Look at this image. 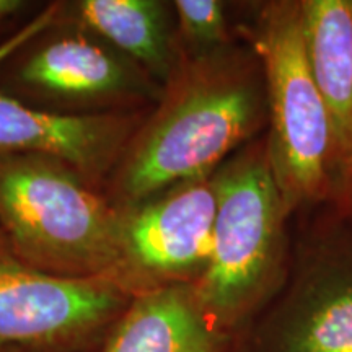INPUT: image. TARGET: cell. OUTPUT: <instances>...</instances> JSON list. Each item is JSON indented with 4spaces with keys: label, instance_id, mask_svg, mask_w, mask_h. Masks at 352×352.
<instances>
[{
    "label": "cell",
    "instance_id": "1",
    "mask_svg": "<svg viewBox=\"0 0 352 352\" xmlns=\"http://www.w3.org/2000/svg\"><path fill=\"white\" fill-rule=\"evenodd\" d=\"M166 82L164 104L122 170L121 188L132 204L212 175L267 129L263 65L245 41L179 59Z\"/></svg>",
    "mask_w": 352,
    "mask_h": 352
},
{
    "label": "cell",
    "instance_id": "2",
    "mask_svg": "<svg viewBox=\"0 0 352 352\" xmlns=\"http://www.w3.org/2000/svg\"><path fill=\"white\" fill-rule=\"evenodd\" d=\"M214 182L212 250L191 287L214 327L236 338L283 289L292 259L290 212L272 173L266 132L227 158Z\"/></svg>",
    "mask_w": 352,
    "mask_h": 352
},
{
    "label": "cell",
    "instance_id": "3",
    "mask_svg": "<svg viewBox=\"0 0 352 352\" xmlns=\"http://www.w3.org/2000/svg\"><path fill=\"white\" fill-rule=\"evenodd\" d=\"M239 36L263 65L267 155L290 215L331 201L338 183L331 122L307 63L300 0L248 3Z\"/></svg>",
    "mask_w": 352,
    "mask_h": 352
},
{
    "label": "cell",
    "instance_id": "4",
    "mask_svg": "<svg viewBox=\"0 0 352 352\" xmlns=\"http://www.w3.org/2000/svg\"><path fill=\"white\" fill-rule=\"evenodd\" d=\"M292 245L283 289L235 341V352H352V222L315 209Z\"/></svg>",
    "mask_w": 352,
    "mask_h": 352
},
{
    "label": "cell",
    "instance_id": "5",
    "mask_svg": "<svg viewBox=\"0 0 352 352\" xmlns=\"http://www.w3.org/2000/svg\"><path fill=\"white\" fill-rule=\"evenodd\" d=\"M0 219L21 252L54 274L91 279L120 270L121 222L64 170L32 160L0 165Z\"/></svg>",
    "mask_w": 352,
    "mask_h": 352
},
{
    "label": "cell",
    "instance_id": "6",
    "mask_svg": "<svg viewBox=\"0 0 352 352\" xmlns=\"http://www.w3.org/2000/svg\"><path fill=\"white\" fill-rule=\"evenodd\" d=\"M131 300L109 279L0 256V352H80L108 336Z\"/></svg>",
    "mask_w": 352,
    "mask_h": 352
},
{
    "label": "cell",
    "instance_id": "7",
    "mask_svg": "<svg viewBox=\"0 0 352 352\" xmlns=\"http://www.w3.org/2000/svg\"><path fill=\"white\" fill-rule=\"evenodd\" d=\"M217 210L214 173L134 204L121 220V274L131 298L170 285H192L208 266Z\"/></svg>",
    "mask_w": 352,
    "mask_h": 352
},
{
    "label": "cell",
    "instance_id": "8",
    "mask_svg": "<svg viewBox=\"0 0 352 352\" xmlns=\"http://www.w3.org/2000/svg\"><path fill=\"white\" fill-rule=\"evenodd\" d=\"M300 6L307 63L331 122L340 182L352 173V0H300Z\"/></svg>",
    "mask_w": 352,
    "mask_h": 352
},
{
    "label": "cell",
    "instance_id": "9",
    "mask_svg": "<svg viewBox=\"0 0 352 352\" xmlns=\"http://www.w3.org/2000/svg\"><path fill=\"white\" fill-rule=\"evenodd\" d=\"M101 352H235V341L206 316L191 285H170L132 298Z\"/></svg>",
    "mask_w": 352,
    "mask_h": 352
},
{
    "label": "cell",
    "instance_id": "10",
    "mask_svg": "<svg viewBox=\"0 0 352 352\" xmlns=\"http://www.w3.org/2000/svg\"><path fill=\"white\" fill-rule=\"evenodd\" d=\"M126 127L114 120L36 111L0 95V148L43 152L90 168L107 160Z\"/></svg>",
    "mask_w": 352,
    "mask_h": 352
},
{
    "label": "cell",
    "instance_id": "11",
    "mask_svg": "<svg viewBox=\"0 0 352 352\" xmlns=\"http://www.w3.org/2000/svg\"><path fill=\"white\" fill-rule=\"evenodd\" d=\"M87 23L139 60L152 76L168 80L179 63L168 7L155 0H85Z\"/></svg>",
    "mask_w": 352,
    "mask_h": 352
},
{
    "label": "cell",
    "instance_id": "12",
    "mask_svg": "<svg viewBox=\"0 0 352 352\" xmlns=\"http://www.w3.org/2000/svg\"><path fill=\"white\" fill-rule=\"evenodd\" d=\"M21 76L36 87L70 95L121 90L147 94L151 90L139 74L83 39H60L50 44L25 65Z\"/></svg>",
    "mask_w": 352,
    "mask_h": 352
},
{
    "label": "cell",
    "instance_id": "13",
    "mask_svg": "<svg viewBox=\"0 0 352 352\" xmlns=\"http://www.w3.org/2000/svg\"><path fill=\"white\" fill-rule=\"evenodd\" d=\"M173 10L192 57L210 54L233 43L226 2L176 0Z\"/></svg>",
    "mask_w": 352,
    "mask_h": 352
},
{
    "label": "cell",
    "instance_id": "14",
    "mask_svg": "<svg viewBox=\"0 0 352 352\" xmlns=\"http://www.w3.org/2000/svg\"><path fill=\"white\" fill-rule=\"evenodd\" d=\"M54 7L47 8V10L43 12L38 19H34L32 23L26 25L23 30H20L19 33L13 34V36L8 38L7 41L0 43V63H3V60H6L10 54H13L19 47H21L28 41H32V39L34 36H38L43 30H46L47 26L52 23V20H54Z\"/></svg>",
    "mask_w": 352,
    "mask_h": 352
},
{
    "label": "cell",
    "instance_id": "15",
    "mask_svg": "<svg viewBox=\"0 0 352 352\" xmlns=\"http://www.w3.org/2000/svg\"><path fill=\"white\" fill-rule=\"evenodd\" d=\"M329 206L338 214H341L342 217L352 222V173L346 175L344 178L338 182Z\"/></svg>",
    "mask_w": 352,
    "mask_h": 352
},
{
    "label": "cell",
    "instance_id": "16",
    "mask_svg": "<svg viewBox=\"0 0 352 352\" xmlns=\"http://www.w3.org/2000/svg\"><path fill=\"white\" fill-rule=\"evenodd\" d=\"M23 3L20 0H0V20L7 19L8 15H13L16 10H20Z\"/></svg>",
    "mask_w": 352,
    "mask_h": 352
}]
</instances>
